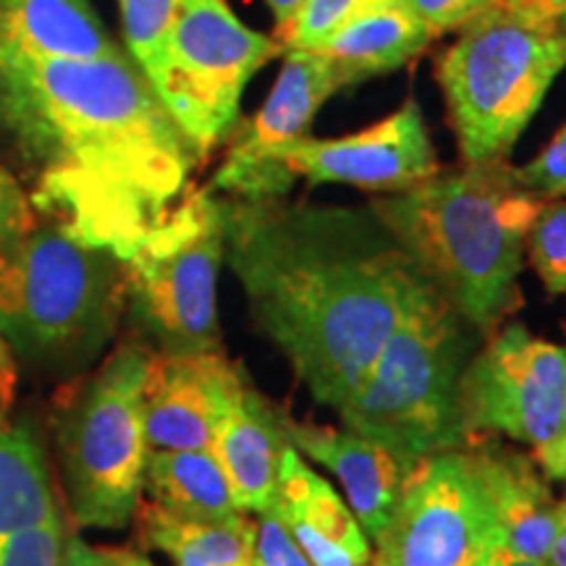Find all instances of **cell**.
I'll return each instance as SVG.
<instances>
[{
	"mask_svg": "<svg viewBox=\"0 0 566 566\" xmlns=\"http://www.w3.org/2000/svg\"><path fill=\"white\" fill-rule=\"evenodd\" d=\"M0 139L32 176L34 212L122 260L205 160L126 48L74 61L0 45Z\"/></svg>",
	"mask_w": 566,
	"mask_h": 566,
	"instance_id": "1",
	"label": "cell"
},
{
	"mask_svg": "<svg viewBox=\"0 0 566 566\" xmlns=\"http://www.w3.org/2000/svg\"><path fill=\"white\" fill-rule=\"evenodd\" d=\"M226 265L254 325L321 407L342 409L420 271L367 208L223 197Z\"/></svg>",
	"mask_w": 566,
	"mask_h": 566,
	"instance_id": "2",
	"label": "cell"
},
{
	"mask_svg": "<svg viewBox=\"0 0 566 566\" xmlns=\"http://www.w3.org/2000/svg\"><path fill=\"white\" fill-rule=\"evenodd\" d=\"M370 208L480 336L491 338L514 313L527 233L543 200L522 187L512 163H464L454 174L375 197Z\"/></svg>",
	"mask_w": 566,
	"mask_h": 566,
	"instance_id": "3",
	"label": "cell"
},
{
	"mask_svg": "<svg viewBox=\"0 0 566 566\" xmlns=\"http://www.w3.org/2000/svg\"><path fill=\"white\" fill-rule=\"evenodd\" d=\"M483 336L417 275L384 349L346 405V430L417 464L464 449L462 378Z\"/></svg>",
	"mask_w": 566,
	"mask_h": 566,
	"instance_id": "4",
	"label": "cell"
},
{
	"mask_svg": "<svg viewBox=\"0 0 566 566\" xmlns=\"http://www.w3.org/2000/svg\"><path fill=\"white\" fill-rule=\"evenodd\" d=\"M126 313V265L59 226H34L0 260V342L40 375L80 378L116 336Z\"/></svg>",
	"mask_w": 566,
	"mask_h": 566,
	"instance_id": "5",
	"label": "cell"
},
{
	"mask_svg": "<svg viewBox=\"0 0 566 566\" xmlns=\"http://www.w3.org/2000/svg\"><path fill=\"white\" fill-rule=\"evenodd\" d=\"M564 69L566 38L541 0L472 13L436 66L462 160H509Z\"/></svg>",
	"mask_w": 566,
	"mask_h": 566,
	"instance_id": "6",
	"label": "cell"
},
{
	"mask_svg": "<svg viewBox=\"0 0 566 566\" xmlns=\"http://www.w3.org/2000/svg\"><path fill=\"white\" fill-rule=\"evenodd\" d=\"M153 349L124 342L66 394L53 415L66 516L76 530H122L142 504L150 443L145 380Z\"/></svg>",
	"mask_w": 566,
	"mask_h": 566,
	"instance_id": "7",
	"label": "cell"
},
{
	"mask_svg": "<svg viewBox=\"0 0 566 566\" xmlns=\"http://www.w3.org/2000/svg\"><path fill=\"white\" fill-rule=\"evenodd\" d=\"M226 263L223 195L187 189L139 239L126 265V310L158 354L221 352L218 275Z\"/></svg>",
	"mask_w": 566,
	"mask_h": 566,
	"instance_id": "8",
	"label": "cell"
},
{
	"mask_svg": "<svg viewBox=\"0 0 566 566\" xmlns=\"http://www.w3.org/2000/svg\"><path fill=\"white\" fill-rule=\"evenodd\" d=\"M279 55L281 42L247 27L226 0H181L150 84L208 158L239 122L247 84Z\"/></svg>",
	"mask_w": 566,
	"mask_h": 566,
	"instance_id": "9",
	"label": "cell"
},
{
	"mask_svg": "<svg viewBox=\"0 0 566 566\" xmlns=\"http://www.w3.org/2000/svg\"><path fill=\"white\" fill-rule=\"evenodd\" d=\"M504 543L491 493L467 449L417 462L373 554L386 566H485Z\"/></svg>",
	"mask_w": 566,
	"mask_h": 566,
	"instance_id": "10",
	"label": "cell"
},
{
	"mask_svg": "<svg viewBox=\"0 0 566 566\" xmlns=\"http://www.w3.org/2000/svg\"><path fill=\"white\" fill-rule=\"evenodd\" d=\"M467 443L512 438L543 446L566 428V349L522 323L499 328L472 354L462 378Z\"/></svg>",
	"mask_w": 566,
	"mask_h": 566,
	"instance_id": "11",
	"label": "cell"
},
{
	"mask_svg": "<svg viewBox=\"0 0 566 566\" xmlns=\"http://www.w3.org/2000/svg\"><path fill=\"white\" fill-rule=\"evenodd\" d=\"M271 95L233 134L210 189L237 200L289 197L294 179L275 163L283 147L310 137L315 116L342 87L334 66L317 51H283Z\"/></svg>",
	"mask_w": 566,
	"mask_h": 566,
	"instance_id": "12",
	"label": "cell"
},
{
	"mask_svg": "<svg viewBox=\"0 0 566 566\" xmlns=\"http://www.w3.org/2000/svg\"><path fill=\"white\" fill-rule=\"evenodd\" d=\"M275 163L292 179L346 184L365 192H405L441 174L422 108L407 101L384 122L336 139H302L283 147Z\"/></svg>",
	"mask_w": 566,
	"mask_h": 566,
	"instance_id": "13",
	"label": "cell"
},
{
	"mask_svg": "<svg viewBox=\"0 0 566 566\" xmlns=\"http://www.w3.org/2000/svg\"><path fill=\"white\" fill-rule=\"evenodd\" d=\"M244 367L221 352H153L145 380V433L150 449H210L216 424Z\"/></svg>",
	"mask_w": 566,
	"mask_h": 566,
	"instance_id": "14",
	"label": "cell"
},
{
	"mask_svg": "<svg viewBox=\"0 0 566 566\" xmlns=\"http://www.w3.org/2000/svg\"><path fill=\"white\" fill-rule=\"evenodd\" d=\"M292 449L286 436V412L258 391L244 375L212 433L210 451L229 480L233 501L244 514L271 509L279 485L283 454Z\"/></svg>",
	"mask_w": 566,
	"mask_h": 566,
	"instance_id": "15",
	"label": "cell"
},
{
	"mask_svg": "<svg viewBox=\"0 0 566 566\" xmlns=\"http://www.w3.org/2000/svg\"><path fill=\"white\" fill-rule=\"evenodd\" d=\"M286 436L302 457L325 467L342 483L344 501L373 543L386 527L415 464L401 462L384 446L354 430L302 422L292 415H286Z\"/></svg>",
	"mask_w": 566,
	"mask_h": 566,
	"instance_id": "16",
	"label": "cell"
},
{
	"mask_svg": "<svg viewBox=\"0 0 566 566\" xmlns=\"http://www.w3.org/2000/svg\"><path fill=\"white\" fill-rule=\"evenodd\" d=\"M271 509L313 566H363L373 558L370 537L349 504L294 446L283 454Z\"/></svg>",
	"mask_w": 566,
	"mask_h": 566,
	"instance_id": "17",
	"label": "cell"
},
{
	"mask_svg": "<svg viewBox=\"0 0 566 566\" xmlns=\"http://www.w3.org/2000/svg\"><path fill=\"white\" fill-rule=\"evenodd\" d=\"M475 459L480 478L491 493L504 543L514 554L543 562L558 520V501L533 457L506 449L495 438L464 446Z\"/></svg>",
	"mask_w": 566,
	"mask_h": 566,
	"instance_id": "18",
	"label": "cell"
},
{
	"mask_svg": "<svg viewBox=\"0 0 566 566\" xmlns=\"http://www.w3.org/2000/svg\"><path fill=\"white\" fill-rule=\"evenodd\" d=\"M433 40L405 0H394L359 9L317 53L331 61L342 87H352L401 69Z\"/></svg>",
	"mask_w": 566,
	"mask_h": 566,
	"instance_id": "19",
	"label": "cell"
},
{
	"mask_svg": "<svg viewBox=\"0 0 566 566\" xmlns=\"http://www.w3.org/2000/svg\"><path fill=\"white\" fill-rule=\"evenodd\" d=\"M0 45L74 61L122 51L92 0H0Z\"/></svg>",
	"mask_w": 566,
	"mask_h": 566,
	"instance_id": "20",
	"label": "cell"
},
{
	"mask_svg": "<svg viewBox=\"0 0 566 566\" xmlns=\"http://www.w3.org/2000/svg\"><path fill=\"white\" fill-rule=\"evenodd\" d=\"M142 493L181 520L229 522L244 514L210 449H150Z\"/></svg>",
	"mask_w": 566,
	"mask_h": 566,
	"instance_id": "21",
	"label": "cell"
},
{
	"mask_svg": "<svg viewBox=\"0 0 566 566\" xmlns=\"http://www.w3.org/2000/svg\"><path fill=\"white\" fill-rule=\"evenodd\" d=\"M134 520L145 548L160 551L174 566H254V525L247 514L229 522L181 520L142 501Z\"/></svg>",
	"mask_w": 566,
	"mask_h": 566,
	"instance_id": "22",
	"label": "cell"
},
{
	"mask_svg": "<svg viewBox=\"0 0 566 566\" xmlns=\"http://www.w3.org/2000/svg\"><path fill=\"white\" fill-rule=\"evenodd\" d=\"M116 3L122 13L126 53L150 82L160 66L163 48L181 0H116Z\"/></svg>",
	"mask_w": 566,
	"mask_h": 566,
	"instance_id": "23",
	"label": "cell"
},
{
	"mask_svg": "<svg viewBox=\"0 0 566 566\" xmlns=\"http://www.w3.org/2000/svg\"><path fill=\"white\" fill-rule=\"evenodd\" d=\"M527 258L548 294H566V200L543 202L527 233Z\"/></svg>",
	"mask_w": 566,
	"mask_h": 566,
	"instance_id": "24",
	"label": "cell"
},
{
	"mask_svg": "<svg viewBox=\"0 0 566 566\" xmlns=\"http://www.w3.org/2000/svg\"><path fill=\"white\" fill-rule=\"evenodd\" d=\"M359 9L363 0H304L292 24L275 40L281 42L283 51H317Z\"/></svg>",
	"mask_w": 566,
	"mask_h": 566,
	"instance_id": "25",
	"label": "cell"
},
{
	"mask_svg": "<svg viewBox=\"0 0 566 566\" xmlns=\"http://www.w3.org/2000/svg\"><path fill=\"white\" fill-rule=\"evenodd\" d=\"M69 537V516L55 514L40 527L13 537L0 556V566H61Z\"/></svg>",
	"mask_w": 566,
	"mask_h": 566,
	"instance_id": "26",
	"label": "cell"
},
{
	"mask_svg": "<svg viewBox=\"0 0 566 566\" xmlns=\"http://www.w3.org/2000/svg\"><path fill=\"white\" fill-rule=\"evenodd\" d=\"M516 179L537 200H566V126L525 166H514Z\"/></svg>",
	"mask_w": 566,
	"mask_h": 566,
	"instance_id": "27",
	"label": "cell"
},
{
	"mask_svg": "<svg viewBox=\"0 0 566 566\" xmlns=\"http://www.w3.org/2000/svg\"><path fill=\"white\" fill-rule=\"evenodd\" d=\"M34 226H38V212L30 197L9 174V168L0 166V260L9 258Z\"/></svg>",
	"mask_w": 566,
	"mask_h": 566,
	"instance_id": "28",
	"label": "cell"
},
{
	"mask_svg": "<svg viewBox=\"0 0 566 566\" xmlns=\"http://www.w3.org/2000/svg\"><path fill=\"white\" fill-rule=\"evenodd\" d=\"M254 566H313L304 551L296 546L294 537L289 535L281 516L268 509L263 514H254Z\"/></svg>",
	"mask_w": 566,
	"mask_h": 566,
	"instance_id": "29",
	"label": "cell"
},
{
	"mask_svg": "<svg viewBox=\"0 0 566 566\" xmlns=\"http://www.w3.org/2000/svg\"><path fill=\"white\" fill-rule=\"evenodd\" d=\"M405 3L436 38H441L446 32L459 30L488 0H405Z\"/></svg>",
	"mask_w": 566,
	"mask_h": 566,
	"instance_id": "30",
	"label": "cell"
},
{
	"mask_svg": "<svg viewBox=\"0 0 566 566\" xmlns=\"http://www.w3.org/2000/svg\"><path fill=\"white\" fill-rule=\"evenodd\" d=\"M61 566H137V554L126 548L92 546L80 533L69 530Z\"/></svg>",
	"mask_w": 566,
	"mask_h": 566,
	"instance_id": "31",
	"label": "cell"
},
{
	"mask_svg": "<svg viewBox=\"0 0 566 566\" xmlns=\"http://www.w3.org/2000/svg\"><path fill=\"white\" fill-rule=\"evenodd\" d=\"M533 459L548 480H562V483H566V428L554 441L535 446Z\"/></svg>",
	"mask_w": 566,
	"mask_h": 566,
	"instance_id": "32",
	"label": "cell"
},
{
	"mask_svg": "<svg viewBox=\"0 0 566 566\" xmlns=\"http://www.w3.org/2000/svg\"><path fill=\"white\" fill-rule=\"evenodd\" d=\"M13 386H17V363L6 344L0 342V415H6V407L11 405Z\"/></svg>",
	"mask_w": 566,
	"mask_h": 566,
	"instance_id": "33",
	"label": "cell"
},
{
	"mask_svg": "<svg viewBox=\"0 0 566 566\" xmlns=\"http://www.w3.org/2000/svg\"><path fill=\"white\" fill-rule=\"evenodd\" d=\"M546 566H566V499L558 501V520H556V533L554 541H551V548L546 558H543Z\"/></svg>",
	"mask_w": 566,
	"mask_h": 566,
	"instance_id": "34",
	"label": "cell"
},
{
	"mask_svg": "<svg viewBox=\"0 0 566 566\" xmlns=\"http://www.w3.org/2000/svg\"><path fill=\"white\" fill-rule=\"evenodd\" d=\"M304 0H265V6L271 9L273 19H275V38L292 24V19L296 17V11L302 9Z\"/></svg>",
	"mask_w": 566,
	"mask_h": 566,
	"instance_id": "35",
	"label": "cell"
},
{
	"mask_svg": "<svg viewBox=\"0 0 566 566\" xmlns=\"http://www.w3.org/2000/svg\"><path fill=\"white\" fill-rule=\"evenodd\" d=\"M485 566H546V564L537 562V558H527V556L514 554V551L509 548L506 543H501V546L491 554V558H488Z\"/></svg>",
	"mask_w": 566,
	"mask_h": 566,
	"instance_id": "36",
	"label": "cell"
},
{
	"mask_svg": "<svg viewBox=\"0 0 566 566\" xmlns=\"http://www.w3.org/2000/svg\"><path fill=\"white\" fill-rule=\"evenodd\" d=\"M541 3H543V9H546L551 17H554L558 30H562L564 38H566V0H541Z\"/></svg>",
	"mask_w": 566,
	"mask_h": 566,
	"instance_id": "37",
	"label": "cell"
},
{
	"mask_svg": "<svg viewBox=\"0 0 566 566\" xmlns=\"http://www.w3.org/2000/svg\"><path fill=\"white\" fill-rule=\"evenodd\" d=\"M380 3H394V0H363V9H367V6H380Z\"/></svg>",
	"mask_w": 566,
	"mask_h": 566,
	"instance_id": "38",
	"label": "cell"
},
{
	"mask_svg": "<svg viewBox=\"0 0 566 566\" xmlns=\"http://www.w3.org/2000/svg\"><path fill=\"white\" fill-rule=\"evenodd\" d=\"M363 566H386V564H384V562H380V558L373 554V558H370V562H367V564H363Z\"/></svg>",
	"mask_w": 566,
	"mask_h": 566,
	"instance_id": "39",
	"label": "cell"
},
{
	"mask_svg": "<svg viewBox=\"0 0 566 566\" xmlns=\"http://www.w3.org/2000/svg\"><path fill=\"white\" fill-rule=\"evenodd\" d=\"M137 566H153L150 562H147V558H142L139 554H137Z\"/></svg>",
	"mask_w": 566,
	"mask_h": 566,
	"instance_id": "40",
	"label": "cell"
},
{
	"mask_svg": "<svg viewBox=\"0 0 566 566\" xmlns=\"http://www.w3.org/2000/svg\"><path fill=\"white\" fill-rule=\"evenodd\" d=\"M488 3H493V0H488ZM504 3H514V0H504Z\"/></svg>",
	"mask_w": 566,
	"mask_h": 566,
	"instance_id": "41",
	"label": "cell"
}]
</instances>
